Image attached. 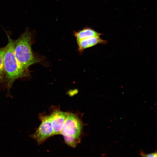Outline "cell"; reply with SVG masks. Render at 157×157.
Segmentation results:
<instances>
[{
	"mask_svg": "<svg viewBox=\"0 0 157 157\" xmlns=\"http://www.w3.org/2000/svg\"><path fill=\"white\" fill-rule=\"evenodd\" d=\"M35 31L26 28L24 31L15 40L14 52L15 57L21 69L29 72V67L39 63L40 58L33 51L31 45L34 41Z\"/></svg>",
	"mask_w": 157,
	"mask_h": 157,
	"instance_id": "1",
	"label": "cell"
},
{
	"mask_svg": "<svg viewBox=\"0 0 157 157\" xmlns=\"http://www.w3.org/2000/svg\"><path fill=\"white\" fill-rule=\"evenodd\" d=\"M78 45V51L82 52L87 48L91 47L99 44H105L106 41L100 37H92L82 39L76 41Z\"/></svg>",
	"mask_w": 157,
	"mask_h": 157,
	"instance_id": "6",
	"label": "cell"
},
{
	"mask_svg": "<svg viewBox=\"0 0 157 157\" xmlns=\"http://www.w3.org/2000/svg\"><path fill=\"white\" fill-rule=\"evenodd\" d=\"M74 35L76 41L92 37H100L101 33L89 27H85L77 31L74 32Z\"/></svg>",
	"mask_w": 157,
	"mask_h": 157,
	"instance_id": "7",
	"label": "cell"
},
{
	"mask_svg": "<svg viewBox=\"0 0 157 157\" xmlns=\"http://www.w3.org/2000/svg\"><path fill=\"white\" fill-rule=\"evenodd\" d=\"M50 117L53 131V136L60 134L69 112H64L58 107L52 106L50 110Z\"/></svg>",
	"mask_w": 157,
	"mask_h": 157,
	"instance_id": "5",
	"label": "cell"
},
{
	"mask_svg": "<svg viewBox=\"0 0 157 157\" xmlns=\"http://www.w3.org/2000/svg\"><path fill=\"white\" fill-rule=\"evenodd\" d=\"M39 118L41 121L39 126L30 137L38 145L43 143L47 139L53 136V131L49 115L45 113H40Z\"/></svg>",
	"mask_w": 157,
	"mask_h": 157,
	"instance_id": "4",
	"label": "cell"
},
{
	"mask_svg": "<svg viewBox=\"0 0 157 157\" xmlns=\"http://www.w3.org/2000/svg\"><path fill=\"white\" fill-rule=\"evenodd\" d=\"M6 32L8 38L7 44L5 47L3 66L5 80L9 90L14 82L17 79L29 76V72L23 71L20 68L14 52L15 40H13Z\"/></svg>",
	"mask_w": 157,
	"mask_h": 157,
	"instance_id": "2",
	"label": "cell"
},
{
	"mask_svg": "<svg viewBox=\"0 0 157 157\" xmlns=\"http://www.w3.org/2000/svg\"><path fill=\"white\" fill-rule=\"evenodd\" d=\"M5 51V47L0 48V84L5 80L4 70L3 66V58Z\"/></svg>",
	"mask_w": 157,
	"mask_h": 157,
	"instance_id": "8",
	"label": "cell"
},
{
	"mask_svg": "<svg viewBox=\"0 0 157 157\" xmlns=\"http://www.w3.org/2000/svg\"><path fill=\"white\" fill-rule=\"evenodd\" d=\"M82 114L69 112L60 133L65 143L72 147L80 142L85 125L82 120Z\"/></svg>",
	"mask_w": 157,
	"mask_h": 157,
	"instance_id": "3",
	"label": "cell"
},
{
	"mask_svg": "<svg viewBox=\"0 0 157 157\" xmlns=\"http://www.w3.org/2000/svg\"><path fill=\"white\" fill-rule=\"evenodd\" d=\"M140 156L143 157H156L157 156V152L153 153H152L149 154H145L142 151H140Z\"/></svg>",
	"mask_w": 157,
	"mask_h": 157,
	"instance_id": "9",
	"label": "cell"
}]
</instances>
